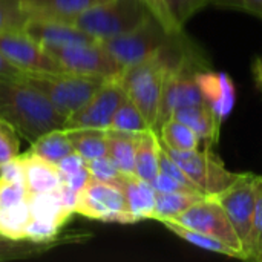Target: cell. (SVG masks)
Listing matches in <instances>:
<instances>
[{"mask_svg": "<svg viewBox=\"0 0 262 262\" xmlns=\"http://www.w3.org/2000/svg\"><path fill=\"white\" fill-rule=\"evenodd\" d=\"M210 2L212 0H158L155 18L169 34L180 35L190 17Z\"/></svg>", "mask_w": 262, "mask_h": 262, "instance_id": "ffe728a7", "label": "cell"}, {"mask_svg": "<svg viewBox=\"0 0 262 262\" xmlns=\"http://www.w3.org/2000/svg\"><path fill=\"white\" fill-rule=\"evenodd\" d=\"M109 129L114 130H121V132H130V134H138L147 129H152L140 109L129 100L126 98L118 109L115 111Z\"/></svg>", "mask_w": 262, "mask_h": 262, "instance_id": "4dcf8cb0", "label": "cell"}, {"mask_svg": "<svg viewBox=\"0 0 262 262\" xmlns=\"http://www.w3.org/2000/svg\"><path fill=\"white\" fill-rule=\"evenodd\" d=\"M26 20L18 0H0V31L21 29Z\"/></svg>", "mask_w": 262, "mask_h": 262, "instance_id": "e575fe53", "label": "cell"}, {"mask_svg": "<svg viewBox=\"0 0 262 262\" xmlns=\"http://www.w3.org/2000/svg\"><path fill=\"white\" fill-rule=\"evenodd\" d=\"M91 178H92V177H91V173H89L86 164H84V167H81V169H80L78 172H75V173H71V175H60L61 184L66 186V187H69V189H72V190H75V192H80V190L89 183Z\"/></svg>", "mask_w": 262, "mask_h": 262, "instance_id": "60d3db41", "label": "cell"}, {"mask_svg": "<svg viewBox=\"0 0 262 262\" xmlns=\"http://www.w3.org/2000/svg\"><path fill=\"white\" fill-rule=\"evenodd\" d=\"M20 155L18 132L3 118H0V167Z\"/></svg>", "mask_w": 262, "mask_h": 262, "instance_id": "836d02e7", "label": "cell"}, {"mask_svg": "<svg viewBox=\"0 0 262 262\" xmlns=\"http://www.w3.org/2000/svg\"><path fill=\"white\" fill-rule=\"evenodd\" d=\"M152 187L155 189V192L158 193H172V192H192L187 187H184L181 183H178L177 180H173L172 177L158 172V175L150 181ZM198 193V192H196Z\"/></svg>", "mask_w": 262, "mask_h": 262, "instance_id": "f35d334b", "label": "cell"}, {"mask_svg": "<svg viewBox=\"0 0 262 262\" xmlns=\"http://www.w3.org/2000/svg\"><path fill=\"white\" fill-rule=\"evenodd\" d=\"M88 239L86 235H68L58 236L54 241H31V239H11L0 235V261H15V259H28L34 256L45 255L63 244H72L78 241Z\"/></svg>", "mask_w": 262, "mask_h": 262, "instance_id": "d6986e66", "label": "cell"}, {"mask_svg": "<svg viewBox=\"0 0 262 262\" xmlns=\"http://www.w3.org/2000/svg\"><path fill=\"white\" fill-rule=\"evenodd\" d=\"M29 220V200L12 207H0V235L11 239H25V227Z\"/></svg>", "mask_w": 262, "mask_h": 262, "instance_id": "f546056e", "label": "cell"}, {"mask_svg": "<svg viewBox=\"0 0 262 262\" xmlns=\"http://www.w3.org/2000/svg\"><path fill=\"white\" fill-rule=\"evenodd\" d=\"M150 11L141 0H104L74 20V26L103 41L140 26Z\"/></svg>", "mask_w": 262, "mask_h": 262, "instance_id": "3957f363", "label": "cell"}, {"mask_svg": "<svg viewBox=\"0 0 262 262\" xmlns=\"http://www.w3.org/2000/svg\"><path fill=\"white\" fill-rule=\"evenodd\" d=\"M161 224L170 230L172 233H175L178 238H181L183 241L195 246V247H200L203 250H207V252H213V253H220V255H224V256H229V258H239V259H244V255L238 250H235L233 247L227 246L226 243L216 239V238H212L203 232H198L195 229H190V227H186L177 221H172V220H167V221H161Z\"/></svg>", "mask_w": 262, "mask_h": 262, "instance_id": "d4e9b609", "label": "cell"}, {"mask_svg": "<svg viewBox=\"0 0 262 262\" xmlns=\"http://www.w3.org/2000/svg\"><path fill=\"white\" fill-rule=\"evenodd\" d=\"M169 54L170 49L166 46L152 57L124 69L118 78L127 98L140 109L152 129L157 126L167 71L175 61Z\"/></svg>", "mask_w": 262, "mask_h": 262, "instance_id": "7a4b0ae2", "label": "cell"}, {"mask_svg": "<svg viewBox=\"0 0 262 262\" xmlns=\"http://www.w3.org/2000/svg\"><path fill=\"white\" fill-rule=\"evenodd\" d=\"M120 187L126 196L127 210L132 223L152 220L157 200V192L152 184L146 180L138 178L137 175H123Z\"/></svg>", "mask_w": 262, "mask_h": 262, "instance_id": "ac0fdd59", "label": "cell"}, {"mask_svg": "<svg viewBox=\"0 0 262 262\" xmlns=\"http://www.w3.org/2000/svg\"><path fill=\"white\" fill-rule=\"evenodd\" d=\"M23 167V183L29 195L48 193L61 186L60 172L55 164L29 152L18 155Z\"/></svg>", "mask_w": 262, "mask_h": 262, "instance_id": "e0dca14e", "label": "cell"}, {"mask_svg": "<svg viewBox=\"0 0 262 262\" xmlns=\"http://www.w3.org/2000/svg\"><path fill=\"white\" fill-rule=\"evenodd\" d=\"M196 83L204 103L223 123L232 114L236 101V91L232 78L224 72L201 69L196 74Z\"/></svg>", "mask_w": 262, "mask_h": 262, "instance_id": "5bb4252c", "label": "cell"}, {"mask_svg": "<svg viewBox=\"0 0 262 262\" xmlns=\"http://www.w3.org/2000/svg\"><path fill=\"white\" fill-rule=\"evenodd\" d=\"M256 184L258 175L244 173L232 187L215 196L220 206L229 216L247 258V247L252 233L255 204H256Z\"/></svg>", "mask_w": 262, "mask_h": 262, "instance_id": "8fae6325", "label": "cell"}, {"mask_svg": "<svg viewBox=\"0 0 262 262\" xmlns=\"http://www.w3.org/2000/svg\"><path fill=\"white\" fill-rule=\"evenodd\" d=\"M210 3L220 8H232L255 14L262 18V0H212Z\"/></svg>", "mask_w": 262, "mask_h": 262, "instance_id": "74e56055", "label": "cell"}, {"mask_svg": "<svg viewBox=\"0 0 262 262\" xmlns=\"http://www.w3.org/2000/svg\"><path fill=\"white\" fill-rule=\"evenodd\" d=\"M0 181L5 183H23V167L20 158H14L0 167ZM25 184V183H23Z\"/></svg>", "mask_w": 262, "mask_h": 262, "instance_id": "ab89813d", "label": "cell"}, {"mask_svg": "<svg viewBox=\"0 0 262 262\" xmlns=\"http://www.w3.org/2000/svg\"><path fill=\"white\" fill-rule=\"evenodd\" d=\"M28 152L32 155H37L52 164H57L63 157L72 154L74 149L68 138L66 130L61 127V129H54V130L38 137L35 141H32V146Z\"/></svg>", "mask_w": 262, "mask_h": 262, "instance_id": "f1b7e54d", "label": "cell"}, {"mask_svg": "<svg viewBox=\"0 0 262 262\" xmlns=\"http://www.w3.org/2000/svg\"><path fill=\"white\" fill-rule=\"evenodd\" d=\"M173 37L175 35L169 34L163 25L150 15L135 29L103 40L101 43L124 71L169 46Z\"/></svg>", "mask_w": 262, "mask_h": 262, "instance_id": "8992f818", "label": "cell"}, {"mask_svg": "<svg viewBox=\"0 0 262 262\" xmlns=\"http://www.w3.org/2000/svg\"><path fill=\"white\" fill-rule=\"evenodd\" d=\"M75 154L84 161L104 157L107 152L106 146V129L97 127H75L64 129Z\"/></svg>", "mask_w": 262, "mask_h": 262, "instance_id": "484cf974", "label": "cell"}, {"mask_svg": "<svg viewBox=\"0 0 262 262\" xmlns=\"http://www.w3.org/2000/svg\"><path fill=\"white\" fill-rule=\"evenodd\" d=\"M160 172L172 177L173 180H177L178 183H181L184 187H187L189 190L192 192H198L196 186L190 181V178L186 175V172L169 157V154L164 150L163 144H161V149H160ZM200 193V192H198Z\"/></svg>", "mask_w": 262, "mask_h": 262, "instance_id": "d590c367", "label": "cell"}, {"mask_svg": "<svg viewBox=\"0 0 262 262\" xmlns=\"http://www.w3.org/2000/svg\"><path fill=\"white\" fill-rule=\"evenodd\" d=\"M0 52L26 74L64 72L55 58L23 29L0 31Z\"/></svg>", "mask_w": 262, "mask_h": 262, "instance_id": "30bf717a", "label": "cell"}, {"mask_svg": "<svg viewBox=\"0 0 262 262\" xmlns=\"http://www.w3.org/2000/svg\"><path fill=\"white\" fill-rule=\"evenodd\" d=\"M252 74L258 91L262 94V57H258L252 64Z\"/></svg>", "mask_w": 262, "mask_h": 262, "instance_id": "ee69618b", "label": "cell"}, {"mask_svg": "<svg viewBox=\"0 0 262 262\" xmlns=\"http://www.w3.org/2000/svg\"><path fill=\"white\" fill-rule=\"evenodd\" d=\"M84 163H86V161H84L78 154L72 152V154H69V155H66V157H63V158L55 164V167L58 169L60 175H71V173L78 172L81 167H84Z\"/></svg>", "mask_w": 262, "mask_h": 262, "instance_id": "b9f144b4", "label": "cell"}, {"mask_svg": "<svg viewBox=\"0 0 262 262\" xmlns=\"http://www.w3.org/2000/svg\"><path fill=\"white\" fill-rule=\"evenodd\" d=\"M247 259L262 262V177H258L256 204L252 224V233L247 247Z\"/></svg>", "mask_w": 262, "mask_h": 262, "instance_id": "1f68e13d", "label": "cell"}, {"mask_svg": "<svg viewBox=\"0 0 262 262\" xmlns=\"http://www.w3.org/2000/svg\"><path fill=\"white\" fill-rule=\"evenodd\" d=\"M84 164H86V167H88V170H89V173H91V177L94 180L120 186V181H121L124 173H121L118 170V167L112 163V160L107 155L89 160Z\"/></svg>", "mask_w": 262, "mask_h": 262, "instance_id": "d6a6232c", "label": "cell"}, {"mask_svg": "<svg viewBox=\"0 0 262 262\" xmlns=\"http://www.w3.org/2000/svg\"><path fill=\"white\" fill-rule=\"evenodd\" d=\"M177 221L186 227L195 229L198 232H203L212 238H216L223 243H226L227 246L233 247L235 250L241 252L246 258L243 244L229 220V216L226 215L224 209L220 206V203L215 198H203L198 203H195L192 207H189L184 213H181Z\"/></svg>", "mask_w": 262, "mask_h": 262, "instance_id": "7c38bea8", "label": "cell"}, {"mask_svg": "<svg viewBox=\"0 0 262 262\" xmlns=\"http://www.w3.org/2000/svg\"><path fill=\"white\" fill-rule=\"evenodd\" d=\"M75 213L104 223L134 224L121 187L94 178L78 192Z\"/></svg>", "mask_w": 262, "mask_h": 262, "instance_id": "9c48e42d", "label": "cell"}, {"mask_svg": "<svg viewBox=\"0 0 262 262\" xmlns=\"http://www.w3.org/2000/svg\"><path fill=\"white\" fill-rule=\"evenodd\" d=\"M172 117L180 120L181 123L187 124L190 129H193L196 132V135L201 138V143L204 141V143L213 144L218 141L220 126L223 123L216 118L213 111L206 103L180 107L173 112Z\"/></svg>", "mask_w": 262, "mask_h": 262, "instance_id": "44dd1931", "label": "cell"}, {"mask_svg": "<svg viewBox=\"0 0 262 262\" xmlns=\"http://www.w3.org/2000/svg\"><path fill=\"white\" fill-rule=\"evenodd\" d=\"M161 141L154 129L138 134L135 149V175L141 180L152 181L160 172Z\"/></svg>", "mask_w": 262, "mask_h": 262, "instance_id": "7402d4cb", "label": "cell"}, {"mask_svg": "<svg viewBox=\"0 0 262 262\" xmlns=\"http://www.w3.org/2000/svg\"><path fill=\"white\" fill-rule=\"evenodd\" d=\"M126 98H127L126 91L123 89L118 78L106 80L101 84V88L88 100L84 106H81L77 112H74L69 118H66L63 129H75V127L109 129L115 111Z\"/></svg>", "mask_w": 262, "mask_h": 262, "instance_id": "4fadbf2b", "label": "cell"}, {"mask_svg": "<svg viewBox=\"0 0 262 262\" xmlns=\"http://www.w3.org/2000/svg\"><path fill=\"white\" fill-rule=\"evenodd\" d=\"M29 200V193L23 183L0 181V207H12Z\"/></svg>", "mask_w": 262, "mask_h": 262, "instance_id": "8d00e7d4", "label": "cell"}, {"mask_svg": "<svg viewBox=\"0 0 262 262\" xmlns=\"http://www.w3.org/2000/svg\"><path fill=\"white\" fill-rule=\"evenodd\" d=\"M157 134L160 137V141L167 149L178 152L195 150L200 149L201 144V138L196 135V132L173 117L166 120L157 130Z\"/></svg>", "mask_w": 262, "mask_h": 262, "instance_id": "4316f807", "label": "cell"}, {"mask_svg": "<svg viewBox=\"0 0 262 262\" xmlns=\"http://www.w3.org/2000/svg\"><path fill=\"white\" fill-rule=\"evenodd\" d=\"M138 134L106 129V155L124 175H135V149Z\"/></svg>", "mask_w": 262, "mask_h": 262, "instance_id": "603a6c76", "label": "cell"}, {"mask_svg": "<svg viewBox=\"0 0 262 262\" xmlns=\"http://www.w3.org/2000/svg\"><path fill=\"white\" fill-rule=\"evenodd\" d=\"M201 69L204 68H201V63L195 60L190 52H181V55L169 68L163 86L158 120L154 129L155 132L166 120L173 115L177 109L204 104L201 91L196 83V74Z\"/></svg>", "mask_w": 262, "mask_h": 262, "instance_id": "52a82bcc", "label": "cell"}, {"mask_svg": "<svg viewBox=\"0 0 262 262\" xmlns=\"http://www.w3.org/2000/svg\"><path fill=\"white\" fill-rule=\"evenodd\" d=\"M25 81L37 88L57 109L60 115L69 118L101 88L106 81L98 77L78 75L71 72L58 74H26Z\"/></svg>", "mask_w": 262, "mask_h": 262, "instance_id": "277c9868", "label": "cell"}, {"mask_svg": "<svg viewBox=\"0 0 262 262\" xmlns=\"http://www.w3.org/2000/svg\"><path fill=\"white\" fill-rule=\"evenodd\" d=\"M26 72L14 66L2 52H0V80H25Z\"/></svg>", "mask_w": 262, "mask_h": 262, "instance_id": "7bdbcfd3", "label": "cell"}, {"mask_svg": "<svg viewBox=\"0 0 262 262\" xmlns=\"http://www.w3.org/2000/svg\"><path fill=\"white\" fill-rule=\"evenodd\" d=\"M204 195L196 192H172V193H158L155 200V209L152 220L167 221L177 220L181 213H184L195 203L203 200Z\"/></svg>", "mask_w": 262, "mask_h": 262, "instance_id": "83f0119b", "label": "cell"}, {"mask_svg": "<svg viewBox=\"0 0 262 262\" xmlns=\"http://www.w3.org/2000/svg\"><path fill=\"white\" fill-rule=\"evenodd\" d=\"M163 147L169 154V157L186 172L190 181L196 186L198 192L206 198L218 196L220 193L232 187L244 175L229 170L221 158L209 149L178 152L167 149L164 144Z\"/></svg>", "mask_w": 262, "mask_h": 262, "instance_id": "5b68a950", "label": "cell"}, {"mask_svg": "<svg viewBox=\"0 0 262 262\" xmlns=\"http://www.w3.org/2000/svg\"><path fill=\"white\" fill-rule=\"evenodd\" d=\"M104 0H18L28 18L57 20L74 23V20L89 8Z\"/></svg>", "mask_w": 262, "mask_h": 262, "instance_id": "2e32d148", "label": "cell"}, {"mask_svg": "<svg viewBox=\"0 0 262 262\" xmlns=\"http://www.w3.org/2000/svg\"><path fill=\"white\" fill-rule=\"evenodd\" d=\"M29 210L31 218L49 223L57 229H61L63 224L74 215L72 210L64 207L60 195V187L48 193L29 195Z\"/></svg>", "mask_w": 262, "mask_h": 262, "instance_id": "cb8c5ba5", "label": "cell"}, {"mask_svg": "<svg viewBox=\"0 0 262 262\" xmlns=\"http://www.w3.org/2000/svg\"><path fill=\"white\" fill-rule=\"evenodd\" d=\"M21 29L45 49L77 45V43L98 41L92 38L89 34L78 29L77 26H74L72 23H64L57 20L28 18Z\"/></svg>", "mask_w": 262, "mask_h": 262, "instance_id": "9a60e30c", "label": "cell"}, {"mask_svg": "<svg viewBox=\"0 0 262 262\" xmlns=\"http://www.w3.org/2000/svg\"><path fill=\"white\" fill-rule=\"evenodd\" d=\"M64 72L98 77L103 80L120 78L123 69L101 41L77 43L46 49Z\"/></svg>", "mask_w": 262, "mask_h": 262, "instance_id": "ba28073f", "label": "cell"}, {"mask_svg": "<svg viewBox=\"0 0 262 262\" xmlns=\"http://www.w3.org/2000/svg\"><path fill=\"white\" fill-rule=\"evenodd\" d=\"M146 6H147V9L150 11V14L155 17L157 15V9H158V0H141Z\"/></svg>", "mask_w": 262, "mask_h": 262, "instance_id": "f6af8a7d", "label": "cell"}, {"mask_svg": "<svg viewBox=\"0 0 262 262\" xmlns=\"http://www.w3.org/2000/svg\"><path fill=\"white\" fill-rule=\"evenodd\" d=\"M0 118L31 143L61 129L66 121L51 101L25 80H0Z\"/></svg>", "mask_w": 262, "mask_h": 262, "instance_id": "6da1fadb", "label": "cell"}]
</instances>
